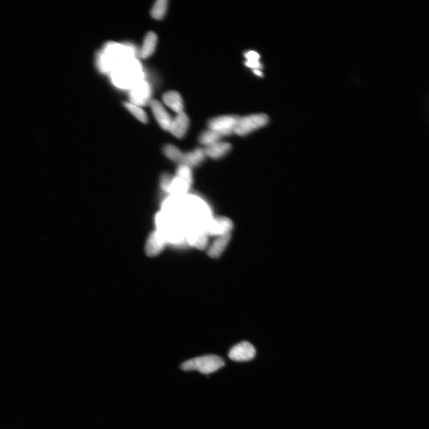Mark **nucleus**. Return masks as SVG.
I'll return each instance as SVG.
<instances>
[{"label": "nucleus", "mask_w": 429, "mask_h": 429, "mask_svg": "<svg viewBox=\"0 0 429 429\" xmlns=\"http://www.w3.org/2000/svg\"><path fill=\"white\" fill-rule=\"evenodd\" d=\"M225 365L224 360L216 355H207L188 360L181 365L182 370L198 371L200 373L208 374L214 373Z\"/></svg>", "instance_id": "nucleus-1"}, {"label": "nucleus", "mask_w": 429, "mask_h": 429, "mask_svg": "<svg viewBox=\"0 0 429 429\" xmlns=\"http://www.w3.org/2000/svg\"><path fill=\"white\" fill-rule=\"evenodd\" d=\"M269 118L265 114H254L245 117H239L234 133L244 136L265 127L268 124Z\"/></svg>", "instance_id": "nucleus-2"}, {"label": "nucleus", "mask_w": 429, "mask_h": 429, "mask_svg": "<svg viewBox=\"0 0 429 429\" xmlns=\"http://www.w3.org/2000/svg\"><path fill=\"white\" fill-rule=\"evenodd\" d=\"M239 119L237 116H222L210 120L208 128L219 133L222 136H229L234 133L237 122Z\"/></svg>", "instance_id": "nucleus-3"}, {"label": "nucleus", "mask_w": 429, "mask_h": 429, "mask_svg": "<svg viewBox=\"0 0 429 429\" xmlns=\"http://www.w3.org/2000/svg\"><path fill=\"white\" fill-rule=\"evenodd\" d=\"M255 348L248 342H242L234 346L229 352L228 356L232 361H250L256 356Z\"/></svg>", "instance_id": "nucleus-4"}, {"label": "nucleus", "mask_w": 429, "mask_h": 429, "mask_svg": "<svg viewBox=\"0 0 429 429\" xmlns=\"http://www.w3.org/2000/svg\"><path fill=\"white\" fill-rule=\"evenodd\" d=\"M167 240L161 231L156 230L150 234L145 245V253L149 257L158 255L164 250Z\"/></svg>", "instance_id": "nucleus-5"}, {"label": "nucleus", "mask_w": 429, "mask_h": 429, "mask_svg": "<svg viewBox=\"0 0 429 429\" xmlns=\"http://www.w3.org/2000/svg\"><path fill=\"white\" fill-rule=\"evenodd\" d=\"M233 228L232 221L222 217L212 220L205 226L204 230L207 235L221 236L230 233Z\"/></svg>", "instance_id": "nucleus-6"}, {"label": "nucleus", "mask_w": 429, "mask_h": 429, "mask_svg": "<svg viewBox=\"0 0 429 429\" xmlns=\"http://www.w3.org/2000/svg\"><path fill=\"white\" fill-rule=\"evenodd\" d=\"M189 124V118L187 114L182 111L177 113L175 118L173 119L169 131L177 138L181 139L187 133Z\"/></svg>", "instance_id": "nucleus-7"}, {"label": "nucleus", "mask_w": 429, "mask_h": 429, "mask_svg": "<svg viewBox=\"0 0 429 429\" xmlns=\"http://www.w3.org/2000/svg\"><path fill=\"white\" fill-rule=\"evenodd\" d=\"M150 107L154 116L161 127L164 130L169 131L173 119L163 107L161 103L158 100H151Z\"/></svg>", "instance_id": "nucleus-8"}, {"label": "nucleus", "mask_w": 429, "mask_h": 429, "mask_svg": "<svg viewBox=\"0 0 429 429\" xmlns=\"http://www.w3.org/2000/svg\"><path fill=\"white\" fill-rule=\"evenodd\" d=\"M231 148L232 146L230 143L219 141L206 147L204 151L206 156L213 159H218L230 152Z\"/></svg>", "instance_id": "nucleus-9"}, {"label": "nucleus", "mask_w": 429, "mask_h": 429, "mask_svg": "<svg viewBox=\"0 0 429 429\" xmlns=\"http://www.w3.org/2000/svg\"><path fill=\"white\" fill-rule=\"evenodd\" d=\"M231 234L219 236L210 246L207 251L208 255L212 258H219L227 247L231 240Z\"/></svg>", "instance_id": "nucleus-10"}, {"label": "nucleus", "mask_w": 429, "mask_h": 429, "mask_svg": "<svg viewBox=\"0 0 429 429\" xmlns=\"http://www.w3.org/2000/svg\"><path fill=\"white\" fill-rule=\"evenodd\" d=\"M163 100L166 105L177 113L183 111L184 104L180 94L175 91H168L163 96Z\"/></svg>", "instance_id": "nucleus-11"}, {"label": "nucleus", "mask_w": 429, "mask_h": 429, "mask_svg": "<svg viewBox=\"0 0 429 429\" xmlns=\"http://www.w3.org/2000/svg\"><path fill=\"white\" fill-rule=\"evenodd\" d=\"M187 240L192 247L201 250H205L208 243V235L204 230L191 231L188 234Z\"/></svg>", "instance_id": "nucleus-12"}, {"label": "nucleus", "mask_w": 429, "mask_h": 429, "mask_svg": "<svg viewBox=\"0 0 429 429\" xmlns=\"http://www.w3.org/2000/svg\"><path fill=\"white\" fill-rule=\"evenodd\" d=\"M157 41L156 34L152 31L145 36L140 55L143 59H146L152 55L155 50Z\"/></svg>", "instance_id": "nucleus-13"}, {"label": "nucleus", "mask_w": 429, "mask_h": 429, "mask_svg": "<svg viewBox=\"0 0 429 429\" xmlns=\"http://www.w3.org/2000/svg\"><path fill=\"white\" fill-rule=\"evenodd\" d=\"M206 157L204 150L201 148L190 151L184 154V160L182 164L187 166L188 167H195L201 164Z\"/></svg>", "instance_id": "nucleus-14"}, {"label": "nucleus", "mask_w": 429, "mask_h": 429, "mask_svg": "<svg viewBox=\"0 0 429 429\" xmlns=\"http://www.w3.org/2000/svg\"><path fill=\"white\" fill-rule=\"evenodd\" d=\"M165 156L171 161L182 164L184 160V153L179 148L173 145L167 144L163 148Z\"/></svg>", "instance_id": "nucleus-15"}, {"label": "nucleus", "mask_w": 429, "mask_h": 429, "mask_svg": "<svg viewBox=\"0 0 429 429\" xmlns=\"http://www.w3.org/2000/svg\"><path fill=\"white\" fill-rule=\"evenodd\" d=\"M222 137L221 134L216 131L209 129L208 130L205 131L200 134L199 140L202 145L207 147L219 142Z\"/></svg>", "instance_id": "nucleus-16"}, {"label": "nucleus", "mask_w": 429, "mask_h": 429, "mask_svg": "<svg viewBox=\"0 0 429 429\" xmlns=\"http://www.w3.org/2000/svg\"><path fill=\"white\" fill-rule=\"evenodd\" d=\"M124 105L127 109L130 111L131 113L135 116L139 121L144 123V124L147 123L148 118L147 114L141 108L137 107L136 104L130 102H125Z\"/></svg>", "instance_id": "nucleus-17"}, {"label": "nucleus", "mask_w": 429, "mask_h": 429, "mask_svg": "<svg viewBox=\"0 0 429 429\" xmlns=\"http://www.w3.org/2000/svg\"><path fill=\"white\" fill-rule=\"evenodd\" d=\"M176 177L182 180L188 186L192 184L193 177L191 168L184 164H181L176 171Z\"/></svg>", "instance_id": "nucleus-18"}, {"label": "nucleus", "mask_w": 429, "mask_h": 429, "mask_svg": "<svg viewBox=\"0 0 429 429\" xmlns=\"http://www.w3.org/2000/svg\"><path fill=\"white\" fill-rule=\"evenodd\" d=\"M168 1L167 0H158L154 4L151 10V14L153 18L159 20L164 18L167 11Z\"/></svg>", "instance_id": "nucleus-19"}, {"label": "nucleus", "mask_w": 429, "mask_h": 429, "mask_svg": "<svg viewBox=\"0 0 429 429\" xmlns=\"http://www.w3.org/2000/svg\"><path fill=\"white\" fill-rule=\"evenodd\" d=\"M174 179V177L170 174L167 173L163 174L160 181V187L162 190L165 193H171Z\"/></svg>", "instance_id": "nucleus-20"}, {"label": "nucleus", "mask_w": 429, "mask_h": 429, "mask_svg": "<svg viewBox=\"0 0 429 429\" xmlns=\"http://www.w3.org/2000/svg\"><path fill=\"white\" fill-rule=\"evenodd\" d=\"M247 62H258L260 59V55L258 53L254 51H250L244 54Z\"/></svg>", "instance_id": "nucleus-21"}, {"label": "nucleus", "mask_w": 429, "mask_h": 429, "mask_svg": "<svg viewBox=\"0 0 429 429\" xmlns=\"http://www.w3.org/2000/svg\"><path fill=\"white\" fill-rule=\"evenodd\" d=\"M245 65L249 68L253 69V70H260V69H261L262 67L261 63L259 61L253 62L246 61L245 63Z\"/></svg>", "instance_id": "nucleus-22"}, {"label": "nucleus", "mask_w": 429, "mask_h": 429, "mask_svg": "<svg viewBox=\"0 0 429 429\" xmlns=\"http://www.w3.org/2000/svg\"><path fill=\"white\" fill-rule=\"evenodd\" d=\"M253 72L257 76L262 77L263 76V73L261 70H253Z\"/></svg>", "instance_id": "nucleus-23"}]
</instances>
